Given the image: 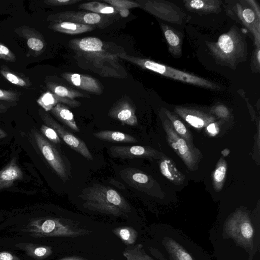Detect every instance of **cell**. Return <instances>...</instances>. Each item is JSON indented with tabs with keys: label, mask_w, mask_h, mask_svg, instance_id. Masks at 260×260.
Wrapping results in <instances>:
<instances>
[{
	"label": "cell",
	"mask_w": 260,
	"mask_h": 260,
	"mask_svg": "<svg viewBox=\"0 0 260 260\" xmlns=\"http://www.w3.org/2000/svg\"><path fill=\"white\" fill-rule=\"evenodd\" d=\"M70 46L79 56L90 61L100 68L104 69L103 65H107L115 77L119 76L117 73L118 63L117 61L118 54L108 52L104 43L100 39L88 37L81 39H73L70 41Z\"/></svg>",
	"instance_id": "obj_5"
},
{
	"label": "cell",
	"mask_w": 260,
	"mask_h": 260,
	"mask_svg": "<svg viewBox=\"0 0 260 260\" xmlns=\"http://www.w3.org/2000/svg\"><path fill=\"white\" fill-rule=\"evenodd\" d=\"M229 153H230V151L228 149H225L221 152V154H222V155L223 156H228Z\"/></svg>",
	"instance_id": "obj_49"
},
{
	"label": "cell",
	"mask_w": 260,
	"mask_h": 260,
	"mask_svg": "<svg viewBox=\"0 0 260 260\" xmlns=\"http://www.w3.org/2000/svg\"><path fill=\"white\" fill-rule=\"evenodd\" d=\"M0 73L9 82L13 84L21 87H28L30 82L28 79L22 78L6 69H1Z\"/></svg>",
	"instance_id": "obj_35"
},
{
	"label": "cell",
	"mask_w": 260,
	"mask_h": 260,
	"mask_svg": "<svg viewBox=\"0 0 260 260\" xmlns=\"http://www.w3.org/2000/svg\"><path fill=\"white\" fill-rule=\"evenodd\" d=\"M211 55L219 64L235 70L246 59L247 44L245 36L236 26L219 36L216 42L206 41Z\"/></svg>",
	"instance_id": "obj_1"
},
{
	"label": "cell",
	"mask_w": 260,
	"mask_h": 260,
	"mask_svg": "<svg viewBox=\"0 0 260 260\" xmlns=\"http://www.w3.org/2000/svg\"><path fill=\"white\" fill-rule=\"evenodd\" d=\"M24 248L29 256L37 259L47 258L53 253L51 247L43 245L28 243L25 244Z\"/></svg>",
	"instance_id": "obj_33"
},
{
	"label": "cell",
	"mask_w": 260,
	"mask_h": 260,
	"mask_svg": "<svg viewBox=\"0 0 260 260\" xmlns=\"http://www.w3.org/2000/svg\"><path fill=\"white\" fill-rule=\"evenodd\" d=\"M59 260H89L84 257L79 256L77 255H73L70 256H66L62 258Z\"/></svg>",
	"instance_id": "obj_46"
},
{
	"label": "cell",
	"mask_w": 260,
	"mask_h": 260,
	"mask_svg": "<svg viewBox=\"0 0 260 260\" xmlns=\"http://www.w3.org/2000/svg\"><path fill=\"white\" fill-rule=\"evenodd\" d=\"M112 233L127 246L134 245L138 238L137 231L132 226H118L113 229Z\"/></svg>",
	"instance_id": "obj_32"
},
{
	"label": "cell",
	"mask_w": 260,
	"mask_h": 260,
	"mask_svg": "<svg viewBox=\"0 0 260 260\" xmlns=\"http://www.w3.org/2000/svg\"><path fill=\"white\" fill-rule=\"evenodd\" d=\"M49 27L54 31L59 32L77 35L90 31L93 30L96 26L71 22L61 21L52 22L50 24Z\"/></svg>",
	"instance_id": "obj_24"
},
{
	"label": "cell",
	"mask_w": 260,
	"mask_h": 260,
	"mask_svg": "<svg viewBox=\"0 0 260 260\" xmlns=\"http://www.w3.org/2000/svg\"><path fill=\"white\" fill-rule=\"evenodd\" d=\"M7 110L6 108L1 103H0V113L4 112Z\"/></svg>",
	"instance_id": "obj_51"
},
{
	"label": "cell",
	"mask_w": 260,
	"mask_h": 260,
	"mask_svg": "<svg viewBox=\"0 0 260 260\" xmlns=\"http://www.w3.org/2000/svg\"><path fill=\"white\" fill-rule=\"evenodd\" d=\"M0 260H20L15 255L8 251L0 252Z\"/></svg>",
	"instance_id": "obj_44"
},
{
	"label": "cell",
	"mask_w": 260,
	"mask_h": 260,
	"mask_svg": "<svg viewBox=\"0 0 260 260\" xmlns=\"http://www.w3.org/2000/svg\"><path fill=\"white\" fill-rule=\"evenodd\" d=\"M80 9L86 10L90 12L101 15H112L118 13L114 8L110 5L99 2H89L81 4L78 6Z\"/></svg>",
	"instance_id": "obj_30"
},
{
	"label": "cell",
	"mask_w": 260,
	"mask_h": 260,
	"mask_svg": "<svg viewBox=\"0 0 260 260\" xmlns=\"http://www.w3.org/2000/svg\"><path fill=\"white\" fill-rule=\"evenodd\" d=\"M118 57L144 69L159 74L175 80L214 90H219L220 86L204 78L161 64L149 59L119 53Z\"/></svg>",
	"instance_id": "obj_4"
},
{
	"label": "cell",
	"mask_w": 260,
	"mask_h": 260,
	"mask_svg": "<svg viewBox=\"0 0 260 260\" xmlns=\"http://www.w3.org/2000/svg\"><path fill=\"white\" fill-rule=\"evenodd\" d=\"M122 254L126 260H153L146 253L141 244L127 246Z\"/></svg>",
	"instance_id": "obj_34"
},
{
	"label": "cell",
	"mask_w": 260,
	"mask_h": 260,
	"mask_svg": "<svg viewBox=\"0 0 260 260\" xmlns=\"http://www.w3.org/2000/svg\"><path fill=\"white\" fill-rule=\"evenodd\" d=\"M93 135L101 140L110 142L132 143L138 142L134 136L119 131H101L94 133Z\"/></svg>",
	"instance_id": "obj_25"
},
{
	"label": "cell",
	"mask_w": 260,
	"mask_h": 260,
	"mask_svg": "<svg viewBox=\"0 0 260 260\" xmlns=\"http://www.w3.org/2000/svg\"><path fill=\"white\" fill-rule=\"evenodd\" d=\"M0 58L10 62H14L16 60V57L14 53L1 43H0Z\"/></svg>",
	"instance_id": "obj_39"
},
{
	"label": "cell",
	"mask_w": 260,
	"mask_h": 260,
	"mask_svg": "<svg viewBox=\"0 0 260 260\" xmlns=\"http://www.w3.org/2000/svg\"><path fill=\"white\" fill-rule=\"evenodd\" d=\"M174 111L193 127L201 129L215 121V117L203 111L190 107L176 106Z\"/></svg>",
	"instance_id": "obj_14"
},
{
	"label": "cell",
	"mask_w": 260,
	"mask_h": 260,
	"mask_svg": "<svg viewBox=\"0 0 260 260\" xmlns=\"http://www.w3.org/2000/svg\"><path fill=\"white\" fill-rule=\"evenodd\" d=\"M17 31L21 37L26 39L28 47L34 53L40 54L45 48V41L40 33L35 29L23 26L18 29Z\"/></svg>",
	"instance_id": "obj_20"
},
{
	"label": "cell",
	"mask_w": 260,
	"mask_h": 260,
	"mask_svg": "<svg viewBox=\"0 0 260 260\" xmlns=\"http://www.w3.org/2000/svg\"><path fill=\"white\" fill-rule=\"evenodd\" d=\"M19 93L18 92L0 88V100L10 102L16 101L19 100Z\"/></svg>",
	"instance_id": "obj_40"
},
{
	"label": "cell",
	"mask_w": 260,
	"mask_h": 260,
	"mask_svg": "<svg viewBox=\"0 0 260 260\" xmlns=\"http://www.w3.org/2000/svg\"><path fill=\"white\" fill-rule=\"evenodd\" d=\"M79 197L84 207L89 210L116 216H124L131 212L124 198L109 186L94 184L84 189Z\"/></svg>",
	"instance_id": "obj_2"
},
{
	"label": "cell",
	"mask_w": 260,
	"mask_h": 260,
	"mask_svg": "<svg viewBox=\"0 0 260 260\" xmlns=\"http://www.w3.org/2000/svg\"><path fill=\"white\" fill-rule=\"evenodd\" d=\"M251 70L255 73L260 71V48L256 47L251 56Z\"/></svg>",
	"instance_id": "obj_41"
},
{
	"label": "cell",
	"mask_w": 260,
	"mask_h": 260,
	"mask_svg": "<svg viewBox=\"0 0 260 260\" xmlns=\"http://www.w3.org/2000/svg\"><path fill=\"white\" fill-rule=\"evenodd\" d=\"M164 245L174 260H194L191 255L175 240L166 238Z\"/></svg>",
	"instance_id": "obj_29"
},
{
	"label": "cell",
	"mask_w": 260,
	"mask_h": 260,
	"mask_svg": "<svg viewBox=\"0 0 260 260\" xmlns=\"http://www.w3.org/2000/svg\"><path fill=\"white\" fill-rule=\"evenodd\" d=\"M48 21L52 22L68 21L103 28L111 21L107 15L86 11H64L49 15Z\"/></svg>",
	"instance_id": "obj_11"
},
{
	"label": "cell",
	"mask_w": 260,
	"mask_h": 260,
	"mask_svg": "<svg viewBox=\"0 0 260 260\" xmlns=\"http://www.w3.org/2000/svg\"><path fill=\"white\" fill-rule=\"evenodd\" d=\"M225 233L240 245L252 248L254 230L246 212L237 210L227 220L224 226Z\"/></svg>",
	"instance_id": "obj_8"
},
{
	"label": "cell",
	"mask_w": 260,
	"mask_h": 260,
	"mask_svg": "<svg viewBox=\"0 0 260 260\" xmlns=\"http://www.w3.org/2000/svg\"><path fill=\"white\" fill-rule=\"evenodd\" d=\"M61 76L70 84L78 88L97 94L103 92L100 82L93 77L72 73H64Z\"/></svg>",
	"instance_id": "obj_17"
},
{
	"label": "cell",
	"mask_w": 260,
	"mask_h": 260,
	"mask_svg": "<svg viewBox=\"0 0 260 260\" xmlns=\"http://www.w3.org/2000/svg\"><path fill=\"white\" fill-rule=\"evenodd\" d=\"M7 136L6 132L0 128V139L6 137Z\"/></svg>",
	"instance_id": "obj_48"
},
{
	"label": "cell",
	"mask_w": 260,
	"mask_h": 260,
	"mask_svg": "<svg viewBox=\"0 0 260 260\" xmlns=\"http://www.w3.org/2000/svg\"><path fill=\"white\" fill-rule=\"evenodd\" d=\"M108 115L122 125L136 126L138 123L135 108L128 100L122 99L115 103L110 109Z\"/></svg>",
	"instance_id": "obj_15"
},
{
	"label": "cell",
	"mask_w": 260,
	"mask_h": 260,
	"mask_svg": "<svg viewBox=\"0 0 260 260\" xmlns=\"http://www.w3.org/2000/svg\"><path fill=\"white\" fill-rule=\"evenodd\" d=\"M42 134L49 141L55 144H60L61 139L52 128L44 124H42L40 128Z\"/></svg>",
	"instance_id": "obj_37"
},
{
	"label": "cell",
	"mask_w": 260,
	"mask_h": 260,
	"mask_svg": "<svg viewBox=\"0 0 260 260\" xmlns=\"http://www.w3.org/2000/svg\"><path fill=\"white\" fill-rule=\"evenodd\" d=\"M184 7L189 11L198 14L218 13L222 5L221 0H185Z\"/></svg>",
	"instance_id": "obj_18"
},
{
	"label": "cell",
	"mask_w": 260,
	"mask_h": 260,
	"mask_svg": "<svg viewBox=\"0 0 260 260\" xmlns=\"http://www.w3.org/2000/svg\"><path fill=\"white\" fill-rule=\"evenodd\" d=\"M111 155L116 158H134L137 157L158 158L159 153L155 149L145 146H114L110 148Z\"/></svg>",
	"instance_id": "obj_16"
},
{
	"label": "cell",
	"mask_w": 260,
	"mask_h": 260,
	"mask_svg": "<svg viewBox=\"0 0 260 260\" xmlns=\"http://www.w3.org/2000/svg\"><path fill=\"white\" fill-rule=\"evenodd\" d=\"M113 184H115V185L117 186L118 187H120L121 188H124V186H120L118 184H119L120 183L119 182H117V181H116L115 180H112V181L111 182Z\"/></svg>",
	"instance_id": "obj_50"
},
{
	"label": "cell",
	"mask_w": 260,
	"mask_h": 260,
	"mask_svg": "<svg viewBox=\"0 0 260 260\" xmlns=\"http://www.w3.org/2000/svg\"><path fill=\"white\" fill-rule=\"evenodd\" d=\"M50 111L62 123L75 132L80 131L73 113L67 106L62 103H58Z\"/></svg>",
	"instance_id": "obj_26"
},
{
	"label": "cell",
	"mask_w": 260,
	"mask_h": 260,
	"mask_svg": "<svg viewBox=\"0 0 260 260\" xmlns=\"http://www.w3.org/2000/svg\"><path fill=\"white\" fill-rule=\"evenodd\" d=\"M23 231L35 237H77L92 232L77 221L55 217L32 219Z\"/></svg>",
	"instance_id": "obj_3"
},
{
	"label": "cell",
	"mask_w": 260,
	"mask_h": 260,
	"mask_svg": "<svg viewBox=\"0 0 260 260\" xmlns=\"http://www.w3.org/2000/svg\"><path fill=\"white\" fill-rule=\"evenodd\" d=\"M80 1V0H46L44 3L49 6H60L73 5Z\"/></svg>",
	"instance_id": "obj_42"
},
{
	"label": "cell",
	"mask_w": 260,
	"mask_h": 260,
	"mask_svg": "<svg viewBox=\"0 0 260 260\" xmlns=\"http://www.w3.org/2000/svg\"><path fill=\"white\" fill-rule=\"evenodd\" d=\"M103 2L110 5L119 11L122 10H128L135 8H141L139 4L135 1L128 0H103Z\"/></svg>",
	"instance_id": "obj_36"
},
{
	"label": "cell",
	"mask_w": 260,
	"mask_h": 260,
	"mask_svg": "<svg viewBox=\"0 0 260 260\" xmlns=\"http://www.w3.org/2000/svg\"><path fill=\"white\" fill-rule=\"evenodd\" d=\"M34 136L40 151L51 167L63 182L69 180L72 177V167L67 156L38 131L34 132Z\"/></svg>",
	"instance_id": "obj_7"
},
{
	"label": "cell",
	"mask_w": 260,
	"mask_h": 260,
	"mask_svg": "<svg viewBox=\"0 0 260 260\" xmlns=\"http://www.w3.org/2000/svg\"><path fill=\"white\" fill-rule=\"evenodd\" d=\"M227 170L228 165L225 160L223 157H220L212 175L213 187L216 191H219L222 189Z\"/></svg>",
	"instance_id": "obj_31"
},
{
	"label": "cell",
	"mask_w": 260,
	"mask_h": 260,
	"mask_svg": "<svg viewBox=\"0 0 260 260\" xmlns=\"http://www.w3.org/2000/svg\"><path fill=\"white\" fill-rule=\"evenodd\" d=\"M217 124L216 122H212L209 124L206 127L208 132L212 135H215L218 131Z\"/></svg>",
	"instance_id": "obj_45"
},
{
	"label": "cell",
	"mask_w": 260,
	"mask_h": 260,
	"mask_svg": "<svg viewBox=\"0 0 260 260\" xmlns=\"http://www.w3.org/2000/svg\"><path fill=\"white\" fill-rule=\"evenodd\" d=\"M236 16L251 34L256 47L260 48V19L250 8L237 3L233 7Z\"/></svg>",
	"instance_id": "obj_12"
},
{
	"label": "cell",
	"mask_w": 260,
	"mask_h": 260,
	"mask_svg": "<svg viewBox=\"0 0 260 260\" xmlns=\"http://www.w3.org/2000/svg\"><path fill=\"white\" fill-rule=\"evenodd\" d=\"M160 26L168 45L169 52L174 57H180L182 55V36L181 34L172 26L165 23H160Z\"/></svg>",
	"instance_id": "obj_19"
},
{
	"label": "cell",
	"mask_w": 260,
	"mask_h": 260,
	"mask_svg": "<svg viewBox=\"0 0 260 260\" xmlns=\"http://www.w3.org/2000/svg\"><path fill=\"white\" fill-rule=\"evenodd\" d=\"M163 109L175 132L188 143H192L191 133L183 122L168 109L166 108Z\"/></svg>",
	"instance_id": "obj_28"
},
{
	"label": "cell",
	"mask_w": 260,
	"mask_h": 260,
	"mask_svg": "<svg viewBox=\"0 0 260 260\" xmlns=\"http://www.w3.org/2000/svg\"><path fill=\"white\" fill-rule=\"evenodd\" d=\"M119 174L121 178L129 186L151 195L154 181L151 177L141 171L133 168L121 170Z\"/></svg>",
	"instance_id": "obj_13"
},
{
	"label": "cell",
	"mask_w": 260,
	"mask_h": 260,
	"mask_svg": "<svg viewBox=\"0 0 260 260\" xmlns=\"http://www.w3.org/2000/svg\"><path fill=\"white\" fill-rule=\"evenodd\" d=\"M110 260H116V259H114V258H111Z\"/></svg>",
	"instance_id": "obj_52"
},
{
	"label": "cell",
	"mask_w": 260,
	"mask_h": 260,
	"mask_svg": "<svg viewBox=\"0 0 260 260\" xmlns=\"http://www.w3.org/2000/svg\"><path fill=\"white\" fill-rule=\"evenodd\" d=\"M141 8L152 15L170 23L182 24L187 19L186 13L175 4L164 0L138 2Z\"/></svg>",
	"instance_id": "obj_9"
},
{
	"label": "cell",
	"mask_w": 260,
	"mask_h": 260,
	"mask_svg": "<svg viewBox=\"0 0 260 260\" xmlns=\"http://www.w3.org/2000/svg\"><path fill=\"white\" fill-rule=\"evenodd\" d=\"M245 1L249 5L257 18L260 19V7L258 3L255 0H246Z\"/></svg>",
	"instance_id": "obj_43"
},
{
	"label": "cell",
	"mask_w": 260,
	"mask_h": 260,
	"mask_svg": "<svg viewBox=\"0 0 260 260\" xmlns=\"http://www.w3.org/2000/svg\"><path fill=\"white\" fill-rule=\"evenodd\" d=\"M23 173L13 159L3 169L0 170V189L12 186L16 180L21 179Z\"/></svg>",
	"instance_id": "obj_23"
},
{
	"label": "cell",
	"mask_w": 260,
	"mask_h": 260,
	"mask_svg": "<svg viewBox=\"0 0 260 260\" xmlns=\"http://www.w3.org/2000/svg\"><path fill=\"white\" fill-rule=\"evenodd\" d=\"M47 86L50 90V91L61 98L71 100H74V99L77 98H90L89 95L87 94L83 93L70 87L54 83L48 82Z\"/></svg>",
	"instance_id": "obj_27"
},
{
	"label": "cell",
	"mask_w": 260,
	"mask_h": 260,
	"mask_svg": "<svg viewBox=\"0 0 260 260\" xmlns=\"http://www.w3.org/2000/svg\"><path fill=\"white\" fill-rule=\"evenodd\" d=\"M119 13L121 16L126 17L129 15V11L128 10H122L119 11Z\"/></svg>",
	"instance_id": "obj_47"
},
{
	"label": "cell",
	"mask_w": 260,
	"mask_h": 260,
	"mask_svg": "<svg viewBox=\"0 0 260 260\" xmlns=\"http://www.w3.org/2000/svg\"><path fill=\"white\" fill-rule=\"evenodd\" d=\"M211 111L217 116L224 119L228 118L230 114L228 108L222 104L214 106L211 108Z\"/></svg>",
	"instance_id": "obj_38"
},
{
	"label": "cell",
	"mask_w": 260,
	"mask_h": 260,
	"mask_svg": "<svg viewBox=\"0 0 260 260\" xmlns=\"http://www.w3.org/2000/svg\"><path fill=\"white\" fill-rule=\"evenodd\" d=\"M162 125L169 145L189 170H197L198 165L203 157L200 150L192 143H189L180 137L174 131L169 119H165Z\"/></svg>",
	"instance_id": "obj_6"
},
{
	"label": "cell",
	"mask_w": 260,
	"mask_h": 260,
	"mask_svg": "<svg viewBox=\"0 0 260 260\" xmlns=\"http://www.w3.org/2000/svg\"><path fill=\"white\" fill-rule=\"evenodd\" d=\"M159 169L165 177L176 185H181L185 180V176L177 169L173 160L167 157H161Z\"/></svg>",
	"instance_id": "obj_22"
},
{
	"label": "cell",
	"mask_w": 260,
	"mask_h": 260,
	"mask_svg": "<svg viewBox=\"0 0 260 260\" xmlns=\"http://www.w3.org/2000/svg\"><path fill=\"white\" fill-rule=\"evenodd\" d=\"M37 102L46 112L50 111L58 103L65 104L72 108L78 107L81 105L78 101L61 98L50 91L44 93Z\"/></svg>",
	"instance_id": "obj_21"
},
{
	"label": "cell",
	"mask_w": 260,
	"mask_h": 260,
	"mask_svg": "<svg viewBox=\"0 0 260 260\" xmlns=\"http://www.w3.org/2000/svg\"><path fill=\"white\" fill-rule=\"evenodd\" d=\"M39 114L44 123L54 129L59 138L71 149L86 159L93 160V156L83 141L67 131L44 110L40 109Z\"/></svg>",
	"instance_id": "obj_10"
}]
</instances>
